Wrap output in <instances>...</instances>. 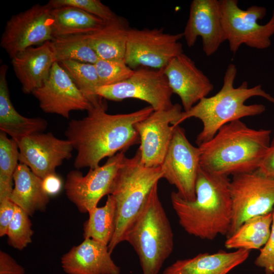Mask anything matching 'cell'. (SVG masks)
<instances>
[{
    "instance_id": "obj_28",
    "label": "cell",
    "mask_w": 274,
    "mask_h": 274,
    "mask_svg": "<svg viewBox=\"0 0 274 274\" xmlns=\"http://www.w3.org/2000/svg\"><path fill=\"white\" fill-rule=\"evenodd\" d=\"M56 62L74 60L95 64L99 59L87 34L58 37L51 41Z\"/></svg>"
},
{
    "instance_id": "obj_19",
    "label": "cell",
    "mask_w": 274,
    "mask_h": 274,
    "mask_svg": "<svg viewBox=\"0 0 274 274\" xmlns=\"http://www.w3.org/2000/svg\"><path fill=\"white\" fill-rule=\"evenodd\" d=\"M111 254L108 245L84 238L62 255L61 267L67 274H120Z\"/></svg>"
},
{
    "instance_id": "obj_17",
    "label": "cell",
    "mask_w": 274,
    "mask_h": 274,
    "mask_svg": "<svg viewBox=\"0 0 274 274\" xmlns=\"http://www.w3.org/2000/svg\"><path fill=\"white\" fill-rule=\"evenodd\" d=\"M183 33L188 47L193 46L200 37L205 54H214L226 41L220 1L193 0Z\"/></svg>"
},
{
    "instance_id": "obj_29",
    "label": "cell",
    "mask_w": 274,
    "mask_h": 274,
    "mask_svg": "<svg viewBox=\"0 0 274 274\" xmlns=\"http://www.w3.org/2000/svg\"><path fill=\"white\" fill-rule=\"evenodd\" d=\"M59 64L93 107L104 105L102 98L96 93L101 84L94 64L74 60L62 61Z\"/></svg>"
},
{
    "instance_id": "obj_3",
    "label": "cell",
    "mask_w": 274,
    "mask_h": 274,
    "mask_svg": "<svg viewBox=\"0 0 274 274\" xmlns=\"http://www.w3.org/2000/svg\"><path fill=\"white\" fill-rule=\"evenodd\" d=\"M271 132L251 128L240 120L229 122L198 146L200 167L228 177L257 170L268 149Z\"/></svg>"
},
{
    "instance_id": "obj_9",
    "label": "cell",
    "mask_w": 274,
    "mask_h": 274,
    "mask_svg": "<svg viewBox=\"0 0 274 274\" xmlns=\"http://www.w3.org/2000/svg\"><path fill=\"white\" fill-rule=\"evenodd\" d=\"M183 33L172 34L163 28H129L124 60L132 70L139 66L163 69L170 61L183 53L179 41Z\"/></svg>"
},
{
    "instance_id": "obj_5",
    "label": "cell",
    "mask_w": 274,
    "mask_h": 274,
    "mask_svg": "<svg viewBox=\"0 0 274 274\" xmlns=\"http://www.w3.org/2000/svg\"><path fill=\"white\" fill-rule=\"evenodd\" d=\"M162 177L161 166L149 167L142 163L139 149L133 157L125 158L117 172L110 194L116 200L117 209L116 229L108 245L110 253L125 241L151 190Z\"/></svg>"
},
{
    "instance_id": "obj_10",
    "label": "cell",
    "mask_w": 274,
    "mask_h": 274,
    "mask_svg": "<svg viewBox=\"0 0 274 274\" xmlns=\"http://www.w3.org/2000/svg\"><path fill=\"white\" fill-rule=\"evenodd\" d=\"M52 8L36 4L7 22L0 45L12 59L26 49L54 39Z\"/></svg>"
},
{
    "instance_id": "obj_4",
    "label": "cell",
    "mask_w": 274,
    "mask_h": 274,
    "mask_svg": "<svg viewBox=\"0 0 274 274\" xmlns=\"http://www.w3.org/2000/svg\"><path fill=\"white\" fill-rule=\"evenodd\" d=\"M236 73L235 65L230 63L221 89L213 96L202 98L189 111L182 112L175 126L190 118L198 119L202 123V130L196 140L198 146L211 139L223 125L265 112V107L262 104L246 105L250 98L260 96L274 105V97L266 92L261 85L250 88L248 82L244 81L239 86L234 87Z\"/></svg>"
},
{
    "instance_id": "obj_14",
    "label": "cell",
    "mask_w": 274,
    "mask_h": 274,
    "mask_svg": "<svg viewBox=\"0 0 274 274\" xmlns=\"http://www.w3.org/2000/svg\"><path fill=\"white\" fill-rule=\"evenodd\" d=\"M182 112L181 106L175 104L169 109L154 111L135 125L140 140L138 149L145 166L161 165Z\"/></svg>"
},
{
    "instance_id": "obj_2",
    "label": "cell",
    "mask_w": 274,
    "mask_h": 274,
    "mask_svg": "<svg viewBox=\"0 0 274 274\" xmlns=\"http://www.w3.org/2000/svg\"><path fill=\"white\" fill-rule=\"evenodd\" d=\"M228 176L201 167L195 184L196 197L188 201L172 192L170 199L181 227L188 234L213 240L228 235L232 220V201Z\"/></svg>"
},
{
    "instance_id": "obj_23",
    "label": "cell",
    "mask_w": 274,
    "mask_h": 274,
    "mask_svg": "<svg viewBox=\"0 0 274 274\" xmlns=\"http://www.w3.org/2000/svg\"><path fill=\"white\" fill-rule=\"evenodd\" d=\"M14 187L10 199L16 206L32 216L38 211H44L49 196L44 191L42 179L26 165L19 163L13 175Z\"/></svg>"
},
{
    "instance_id": "obj_30",
    "label": "cell",
    "mask_w": 274,
    "mask_h": 274,
    "mask_svg": "<svg viewBox=\"0 0 274 274\" xmlns=\"http://www.w3.org/2000/svg\"><path fill=\"white\" fill-rule=\"evenodd\" d=\"M18 143L0 131V201L10 199L13 190V175L18 165Z\"/></svg>"
},
{
    "instance_id": "obj_18",
    "label": "cell",
    "mask_w": 274,
    "mask_h": 274,
    "mask_svg": "<svg viewBox=\"0 0 274 274\" xmlns=\"http://www.w3.org/2000/svg\"><path fill=\"white\" fill-rule=\"evenodd\" d=\"M163 70L173 93L181 99L184 112L207 97L214 89L208 77L183 53L172 59Z\"/></svg>"
},
{
    "instance_id": "obj_27",
    "label": "cell",
    "mask_w": 274,
    "mask_h": 274,
    "mask_svg": "<svg viewBox=\"0 0 274 274\" xmlns=\"http://www.w3.org/2000/svg\"><path fill=\"white\" fill-rule=\"evenodd\" d=\"M89 218L84 223V238H90L108 245L114 234L117 209L114 196L109 194L105 204L88 212Z\"/></svg>"
},
{
    "instance_id": "obj_20",
    "label": "cell",
    "mask_w": 274,
    "mask_h": 274,
    "mask_svg": "<svg viewBox=\"0 0 274 274\" xmlns=\"http://www.w3.org/2000/svg\"><path fill=\"white\" fill-rule=\"evenodd\" d=\"M11 59L14 72L25 94L32 93L43 85L56 62L51 41L28 48Z\"/></svg>"
},
{
    "instance_id": "obj_38",
    "label": "cell",
    "mask_w": 274,
    "mask_h": 274,
    "mask_svg": "<svg viewBox=\"0 0 274 274\" xmlns=\"http://www.w3.org/2000/svg\"><path fill=\"white\" fill-rule=\"evenodd\" d=\"M259 169L266 176L274 178V133Z\"/></svg>"
},
{
    "instance_id": "obj_8",
    "label": "cell",
    "mask_w": 274,
    "mask_h": 274,
    "mask_svg": "<svg viewBox=\"0 0 274 274\" xmlns=\"http://www.w3.org/2000/svg\"><path fill=\"white\" fill-rule=\"evenodd\" d=\"M232 220L226 237L247 220L272 212L274 208V178L259 169L232 176L230 182Z\"/></svg>"
},
{
    "instance_id": "obj_35",
    "label": "cell",
    "mask_w": 274,
    "mask_h": 274,
    "mask_svg": "<svg viewBox=\"0 0 274 274\" xmlns=\"http://www.w3.org/2000/svg\"><path fill=\"white\" fill-rule=\"evenodd\" d=\"M15 211V204L10 199L0 201V236L6 235Z\"/></svg>"
},
{
    "instance_id": "obj_32",
    "label": "cell",
    "mask_w": 274,
    "mask_h": 274,
    "mask_svg": "<svg viewBox=\"0 0 274 274\" xmlns=\"http://www.w3.org/2000/svg\"><path fill=\"white\" fill-rule=\"evenodd\" d=\"M101 86L117 84L129 78L134 70L129 67L124 59L99 58L94 64Z\"/></svg>"
},
{
    "instance_id": "obj_1",
    "label": "cell",
    "mask_w": 274,
    "mask_h": 274,
    "mask_svg": "<svg viewBox=\"0 0 274 274\" xmlns=\"http://www.w3.org/2000/svg\"><path fill=\"white\" fill-rule=\"evenodd\" d=\"M106 110L105 104L92 107L86 117L68 124L65 134L77 152V169L94 168L102 159L140 143L135 125L154 111L150 106L126 114H109Z\"/></svg>"
},
{
    "instance_id": "obj_13",
    "label": "cell",
    "mask_w": 274,
    "mask_h": 274,
    "mask_svg": "<svg viewBox=\"0 0 274 274\" xmlns=\"http://www.w3.org/2000/svg\"><path fill=\"white\" fill-rule=\"evenodd\" d=\"M199 148L187 139L185 130L176 126L167 153L161 165L162 178L175 186L182 198L193 201L196 197L195 184L200 168Z\"/></svg>"
},
{
    "instance_id": "obj_26",
    "label": "cell",
    "mask_w": 274,
    "mask_h": 274,
    "mask_svg": "<svg viewBox=\"0 0 274 274\" xmlns=\"http://www.w3.org/2000/svg\"><path fill=\"white\" fill-rule=\"evenodd\" d=\"M272 220L271 212L246 220L235 232L226 237L225 247L229 250H260L270 236Z\"/></svg>"
},
{
    "instance_id": "obj_34",
    "label": "cell",
    "mask_w": 274,
    "mask_h": 274,
    "mask_svg": "<svg viewBox=\"0 0 274 274\" xmlns=\"http://www.w3.org/2000/svg\"><path fill=\"white\" fill-rule=\"evenodd\" d=\"M272 216L270 236L254 261L255 265L263 268L265 274H274V208Z\"/></svg>"
},
{
    "instance_id": "obj_21",
    "label": "cell",
    "mask_w": 274,
    "mask_h": 274,
    "mask_svg": "<svg viewBox=\"0 0 274 274\" xmlns=\"http://www.w3.org/2000/svg\"><path fill=\"white\" fill-rule=\"evenodd\" d=\"M250 251L220 250L214 253H200L179 259L168 266L162 274H228L248 258Z\"/></svg>"
},
{
    "instance_id": "obj_12",
    "label": "cell",
    "mask_w": 274,
    "mask_h": 274,
    "mask_svg": "<svg viewBox=\"0 0 274 274\" xmlns=\"http://www.w3.org/2000/svg\"><path fill=\"white\" fill-rule=\"evenodd\" d=\"M126 150L109 157L105 164L89 170L83 175L79 169L66 176L64 189L68 199L81 213H88L97 207L99 200L110 194L118 170L122 164Z\"/></svg>"
},
{
    "instance_id": "obj_7",
    "label": "cell",
    "mask_w": 274,
    "mask_h": 274,
    "mask_svg": "<svg viewBox=\"0 0 274 274\" xmlns=\"http://www.w3.org/2000/svg\"><path fill=\"white\" fill-rule=\"evenodd\" d=\"M220 3L223 27L230 51L235 54L242 44L257 49L270 47L274 35V10L269 20L261 25L258 21L266 15L265 7L252 6L243 10L238 6L237 0H221Z\"/></svg>"
},
{
    "instance_id": "obj_31",
    "label": "cell",
    "mask_w": 274,
    "mask_h": 274,
    "mask_svg": "<svg viewBox=\"0 0 274 274\" xmlns=\"http://www.w3.org/2000/svg\"><path fill=\"white\" fill-rule=\"evenodd\" d=\"M29 215L15 204V211L7 231L8 244L22 250L32 242L33 231Z\"/></svg>"
},
{
    "instance_id": "obj_15",
    "label": "cell",
    "mask_w": 274,
    "mask_h": 274,
    "mask_svg": "<svg viewBox=\"0 0 274 274\" xmlns=\"http://www.w3.org/2000/svg\"><path fill=\"white\" fill-rule=\"evenodd\" d=\"M32 94L45 113L67 119L72 111H88L93 107L57 62L53 63L48 79Z\"/></svg>"
},
{
    "instance_id": "obj_22",
    "label": "cell",
    "mask_w": 274,
    "mask_h": 274,
    "mask_svg": "<svg viewBox=\"0 0 274 274\" xmlns=\"http://www.w3.org/2000/svg\"><path fill=\"white\" fill-rule=\"evenodd\" d=\"M8 68L5 64L0 67V129L18 143L26 136L44 131L48 122L41 117H25L16 111L10 98Z\"/></svg>"
},
{
    "instance_id": "obj_6",
    "label": "cell",
    "mask_w": 274,
    "mask_h": 274,
    "mask_svg": "<svg viewBox=\"0 0 274 274\" xmlns=\"http://www.w3.org/2000/svg\"><path fill=\"white\" fill-rule=\"evenodd\" d=\"M136 253L143 274H158L173 251L174 234L159 199L158 183L125 237Z\"/></svg>"
},
{
    "instance_id": "obj_11",
    "label": "cell",
    "mask_w": 274,
    "mask_h": 274,
    "mask_svg": "<svg viewBox=\"0 0 274 274\" xmlns=\"http://www.w3.org/2000/svg\"><path fill=\"white\" fill-rule=\"evenodd\" d=\"M101 98L113 101L136 98L147 102L154 111L170 109L172 90L163 70L141 68L134 70L126 80L117 84L102 86L96 90Z\"/></svg>"
},
{
    "instance_id": "obj_33",
    "label": "cell",
    "mask_w": 274,
    "mask_h": 274,
    "mask_svg": "<svg viewBox=\"0 0 274 274\" xmlns=\"http://www.w3.org/2000/svg\"><path fill=\"white\" fill-rule=\"evenodd\" d=\"M47 4L52 9L72 6L96 16L105 23L114 20L117 15L99 0H51Z\"/></svg>"
},
{
    "instance_id": "obj_16",
    "label": "cell",
    "mask_w": 274,
    "mask_h": 274,
    "mask_svg": "<svg viewBox=\"0 0 274 274\" xmlns=\"http://www.w3.org/2000/svg\"><path fill=\"white\" fill-rule=\"evenodd\" d=\"M18 146L19 163L42 179L56 173V168L72 157L74 149L68 140L57 138L51 132L30 135L19 141Z\"/></svg>"
},
{
    "instance_id": "obj_37",
    "label": "cell",
    "mask_w": 274,
    "mask_h": 274,
    "mask_svg": "<svg viewBox=\"0 0 274 274\" xmlns=\"http://www.w3.org/2000/svg\"><path fill=\"white\" fill-rule=\"evenodd\" d=\"M62 186L61 179L56 173L50 174L42 179L43 190L49 196L58 194Z\"/></svg>"
},
{
    "instance_id": "obj_36",
    "label": "cell",
    "mask_w": 274,
    "mask_h": 274,
    "mask_svg": "<svg viewBox=\"0 0 274 274\" xmlns=\"http://www.w3.org/2000/svg\"><path fill=\"white\" fill-rule=\"evenodd\" d=\"M24 268L9 254L0 251V274H24Z\"/></svg>"
},
{
    "instance_id": "obj_24",
    "label": "cell",
    "mask_w": 274,
    "mask_h": 274,
    "mask_svg": "<svg viewBox=\"0 0 274 274\" xmlns=\"http://www.w3.org/2000/svg\"><path fill=\"white\" fill-rule=\"evenodd\" d=\"M129 28L127 21L117 16L105 23L99 29L87 36L99 58L124 59Z\"/></svg>"
},
{
    "instance_id": "obj_25",
    "label": "cell",
    "mask_w": 274,
    "mask_h": 274,
    "mask_svg": "<svg viewBox=\"0 0 274 274\" xmlns=\"http://www.w3.org/2000/svg\"><path fill=\"white\" fill-rule=\"evenodd\" d=\"M54 38L75 35L89 34L101 28L105 22L81 9L64 6L52 9Z\"/></svg>"
}]
</instances>
